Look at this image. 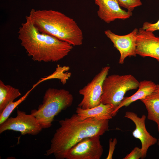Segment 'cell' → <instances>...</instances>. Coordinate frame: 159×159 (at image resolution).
Returning a JSON list of instances; mask_svg holds the SVG:
<instances>
[{"label":"cell","instance_id":"cell-1","mask_svg":"<svg viewBox=\"0 0 159 159\" xmlns=\"http://www.w3.org/2000/svg\"><path fill=\"white\" fill-rule=\"evenodd\" d=\"M109 121L94 118L82 120L77 114L59 120L60 127L56 130L45 155L53 154L57 159H64L66 152L82 140L103 135L108 130Z\"/></svg>","mask_w":159,"mask_h":159},{"label":"cell","instance_id":"cell-2","mask_svg":"<svg viewBox=\"0 0 159 159\" xmlns=\"http://www.w3.org/2000/svg\"><path fill=\"white\" fill-rule=\"evenodd\" d=\"M19 28L18 39L28 56L34 61H58L68 55L73 45L49 34L40 32L29 15Z\"/></svg>","mask_w":159,"mask_h":159},{"label":"cell","instance_id":"cell-3","mask_svg":"<svg viewBox=\"0 0 159 159\" xmlns=\"http://www.w3.org/2000/svg\"><path fill=\"white\" fill-rule=\"evenodd\" d=\"M41 32L53 36L73 46L82 44V31L76 22L63 13L52 10L32 9L29 14Z\"/></svg>","mask_w":159,"mask_h":159},{"label":"cell","instance_id":"cell-4","mask_svg":"<svg viewBox=\"0 0 159 159\" xmlns=\"http://www.w3.org/2000/svg\"><path fill=\"white\" fill-rule=\"evenodd\" d=\"M72 95L65 89L49 88L45 92L42 104L31 111L42 129L50 127L55 116L72 104Z\"/></svg>","mask_w":159,"mask_h":159},{"label":"cell","instance_id":"cell-5","mask_svg":"<svg viewBox=\"0 0 159 159\" xmlns=\"http://www.w3.org/2000/svg\"><path fill=\"white\" fill-rule=\"evenodd\" d=\"M139 82L130 74L107 76L103 83L101 103L111 104L115 109L123 100L126 93L137 89Z\"/></svg>","mask_w":159,"mask_h":159},{"label":"cell","instance_id":"cell-6","mask_svg":"<svg viewBox=\"0 0 159 159\" xmlns=\"http://www.w3.org/2000/svg\"><path fill=\"white\" fill-rule=\"evenodd\" d=\"M110 68L109 66L102 68L90 82L79 90V93L83 96V98L78 107L87 109L96 106L101 103L103 83Z\"/></svg>","mask_w":159,"mask_h":159},{"label":"cell","instance_id":"cell-7","mask_svg":"<svg viewBox=\"0 0 159 159\" xmlns=\"http://www.w3.org/2000/svg\"><path fill=\"white\" fill-rule=\"evenodd\" d=\"M36 117L31 114H26L23 111L17 109L16 117H9L0 124V133L7 130L18 131L22 135H35L42 130Z\"/></svg>","mask_w":159,"mask_h":159},{"label":"cell","instance_id":"cell-8","mask_svg":"<svg viewBox=\"0 0 159 159\" xmlns=\"http://www.w3.org/2000/svg\"><path fill=\"white\" fill-rule=\"evenodd\" d=\"M100 136L86 138L68 150L64 159H100L103 152Z\"/></svg>","mask_w":159,"mask_h":159},{"label":"cell","instance_id":"cell-9","mask_svg":"<svg viewBox=\"0 0 159 159\" xmlns=\"http://www.w3.org/2000/svg\"><path fill=\"white\" fill-rule=\"evenodd\" d=\"M138 30L135 28L130 33L123 35H117L109 29L105 31V35L120 53L119 63L123 64L128 57L136 56V38Z\"/></svg>","mask_w":159,"mask_h":159},{"label":"cell","instance_id":"cell-10","mask_svg":"<svg viewBox=\"0 0 159 159\" xmlns=\"http://www.w3.org/2000/svg\"><path fill=\"white\" fill-rule=\"evenodd\" d=\"M136 53L143 57L154 58L159 63V37L153 32L140 28L136 38Z\"/></svg>","mask_w":159,"mask_h":159},{"label":"cell","instance_id":"cell-11","mask_svg":"<svg viewBox=\"0 0 159 159\" xmlns=\"http://www.w3.org/2000/svg\"><path fill=\"white\" fill-rule=\"evenodd\" d=\"M98 6L97 14L99 18L109 24L117 19L124 20L132 15V11L122 9L117 0H94Z\"/></svg>","mask_w":159,"mask_h":159},{"label":"cell","instance_id":"cell-12","mask_svg":"<svg viewBox=\"0 0 159 159\" xmlns=\"http://www.w3.org/2000/svg\"><path fill=\"white\" fill-rule=\"evenodd\" d=\"M125 117L131 120L135 125V128L132 134L135 138L140 140L141 142V158L144 159L146 157L149 148L155 144L158 140L152 136L147 131L145 124L146 118L145 115L139 117L134 112L127 111L125 113Z\"/></svg>","mask_w":159,"mask_h":159},{"label":"cell","instance_id":"cell-13","mask_svg":"<svg viewBox=\"0 0 159 159\" xmlns=\"http://www.w3.org/2000/svg\"><path fill=\"white\" fill-rule=\"evenodd\" d=\"M114 106L111 104L100 103L93 107L83 109L78 107L76 112L80 119L84 120L88 118H94L97 120H107L112 118Z\"/></svg>","mask_w":159,"mask_h":159},{"label":"cell","instance_id":"cell-14","mask_svg":"<svg viewBox=\"0 0 159 159\" xmlns=\"http://www.w3.org/2000/svg\"><path fill=\"white\" fill-rule=\"evenodd\" d=\"M156 86V84L151 80H144L140 82L139 88L137 91L130 96L124 98L115 109L113 112V116L116 115L119 109L122 107H127L133 102L144 98L154 91Z\"/></svg>","mask_w":159,"mask_h":159},{"label":"cell","instance_id":"cell-15","mask_svg":"<svg viewBox=\"0 0 159 159\" xmlns=\"http://www.w3.org/2000/svg\"><path fill=\"white\" fill-rule=\"evenodd\" d=\"M140 100L147 110L148 119L156 123L159 132V84H156L154 91Z\"/></svg>","mask_w":159,"mask_h":159},{"label":"cell","instance_id":"cell-16","mask_svg":"<svg viewBox=\"0 0 159 159\" xmlns=\"http://www.w3.org/2000/svg\"><path fill=\"white\" fill-rule=\"evenodd\" d=\"M21 95L19 90L0 80V114L10 102Z\"/></svg>","mask_w":159,"mask_h":159},{"label":"cell","instance_id":"cell-17","mask_svg":"<svg viewBox=\"0 0 159 159\" xmlns=\"http://www.w3.org/2000/svg\"><path fill=\"white\" fill-rule=\"evenodd\" d=\"M33 88L30 89L23 97L17 101L9 103L0 114V124L4 122L9 117L14 110L21 103L25 100Z\"/></svg>","mask_w":159,"mask_h":159},{"label":"cell","instance_id":"cell-18","mask_svg":"<svg viewBox=\"0 0 159 159\" xmlns=\"http://www.w3.org/2000/svg\"><path fill=\"white\" fill-rule=\"evenodd\" d=\"M69 69V67H68L64 66L63 67H62L60 66L59 65H57V68L56 69V70L55 71L54 73L47 77L41 78V80H39V81L37 82V83L38 84H39L41 82L48 79L57 78L60 79L62 83L64 84L66 83V82L64 79V78H62V75H67L70 74V73L64 75V73L63 72L65 70H68Z\"/></svg>","mask_w":159,"mask_h":159},{"label":"cell","instance_id":"cell-19","mask_svg":"<svg viewBox=\"0 0 159 159\" xmlns=\"http://www.w3.org/2000/svg\"><path fill=\"white\" fill-rule=\"evenodd\" d=\"M120 6L132 11L135 8L141 6L142 2L140 0H117Z\"/></svg>","mask_w":159,"mask_h":159},{"label":"cell","instance_id":"cell-20","mask_svg":"<svg viewBox=\"0 0 159 159\" xmlns=\"http://www.w3.org/2000/svg\"><path fill=\"white\" fill-rule=\"evenodd\" d=\"M141 148L136 147L129 154L127 155L123 159H139L142 158Z\"/></svg>","mask_w":159,"mask_h":159},{"label":"cell","instance_id":"cell-21","mask_svg":"<svg viewBox=\"0 0 159 159\" xmlns=\"http://www.w3.org/2000/svg\"><path fill=\"white\" fill-rule=\"evenodd\" d=\"M142 28L145 30L153 32L156 30H159V19L155 23L145 22L143 23Z\"/></svg>","mask_w":159,"mask_h":159},{"label":"cell","instance_id":"cell-22","mask_svg":"<svg viewBox=\"0 0 159 159\" xmlns=\"http://www.w3.org/2000/svg\"><path fill=\"white\" fill-rule=\"evenodd\" d=\"M117 143V140L116 138L113 139L110 138L109 139V152L106 159H112L113 153Z\"/></svg>","mask_w":159,"mask_h":159},{"label":"cell","instance_id":"cell-23","mask_svg":"<svg viewBox=\"0 0 159 159\" xmlns=\"http://www.w3.org/2000/svg\"><path fill=\"white\" fill-rule=\"evenodd\" d=\"M157 143H158V145L159 146V139H158Z\"/></svg>","mask_w":159,"mask_h":159}]
</instances>
